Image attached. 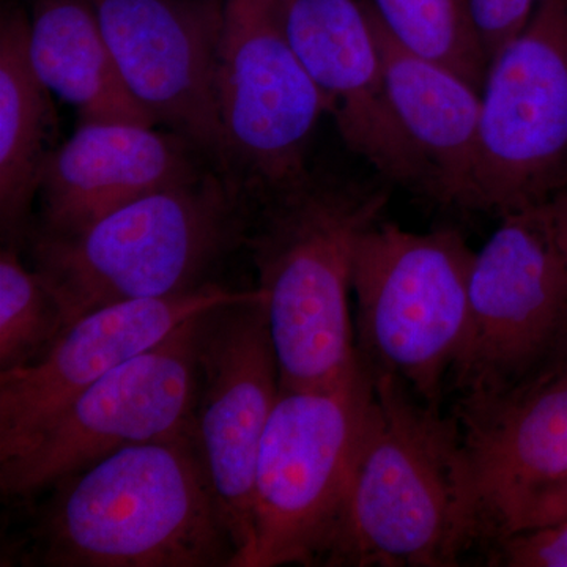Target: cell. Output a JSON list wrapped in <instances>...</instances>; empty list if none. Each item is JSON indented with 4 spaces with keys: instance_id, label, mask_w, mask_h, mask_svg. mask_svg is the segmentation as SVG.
I'll list each match as a JSON object with an SVG mask.
<instances>
[{
    "instance_id": "1",
    "label": "cell",
    "mask_w": 567,
    "mask_h": 567,
    "mask_svg": "<svg viewBox=\"0 0 567 567\" xmlns=\"http://www.w3.org/2000/svg\"><path fill=\"white\" fill-rule=\"evenodd\" d=\"M372 398L322 566L451 567L483 543L456 417L398 377Z\"/></svg>"
},
{
    "instance_id": "2",
    "label": "cell",
    "mask_w": 567,
    "mask_h": 567,
    "mask_svg": "<svg viewBox=\"0 0 567 567\" xmlns=\"http://www.w3.org/2000/svg\"><path fill=\"white\" fill-rule=\"evenodd\" d=\"M43 492L17 548L21 565L234 567L237 558L193 436L123 447Z\"/></svg>"
},
{
    "instance_id": "3",
    "label": "cell",
    "mask_w": 567,
    "mask_h": 567,
    "mask_svg": "<svg viewBox=\"0 0 567 567\" xmlns=\"http://www.w3.org/2000/svg\"><path fill=\"white\" fill-rule=\"evenodd\" d=\"M383 188L315 183L271 193L246 244L265 295L281 390L338 385L360 368L349 297L358 241L382 219Z\"/></svg>"
},
{
    "instance_id": "4",
    "label": "cell",
    "mask_w": 567,
    "mask_h": 567,
    "mask_svg": "<svg viewBox=\"0 0 567 567\" xmlns=\"http://www.w3.org/2000/svg\"><path fill=\"white\" fill-rule=\"evenodd\" d=\"M224 173L205 167L76 233H29L32 268L61 306L66 328L104 306L213 284V268L249 229L241 185Z\"/></svg>"
},
{
    "instance_id": "5",
    "label": "cell",
    "mask_w": 567,
    "mask_h": 567,
    "mask_svg": "<svg viewBox=\"0 0 567 567\" xmlns=\"http://www.w3.org/2000/svg\"><path fill=\"white\" fill-rule=\"evenodd\" d=\"M473 259L454 229L417 234L380 219L361 237L352 293L357 350L369 371L398 377L442 406L465 341Z\"/></svg>"
},
{
    "instance_id": "6",
    "label": "cell",
    "mask_w": 567,
    "mask_h": 567,
    "mask_svg": "<svg viewBox=\"0 0 567 567\" xmlns=\"http://www.w3.org/2000/svg\"><path fill=\"white\" fill-rule=\"evenodd\" d=\"M372 388L361 361L338 385L281 390L257 456L251 537L234 567L322 566Z\"/></svg>"
},
{
    "instance_id": "7",
    "label": "cell",
    "mask_w": 567,
    "mask_h": 567,
    "mask_svg": "<svg viewBox=\"0 0 567 567\" xmlns=\"http://www.w3.org/2000/svg\"><path fill=\"white\" fill-rule=\"evenodd\" d=\"M205 315L118 365L2 451L3 498H31L126 446L193 436Z\"/></svg>"
},
{
    "instance_id": "8",
    "label": "cell",
    "mask_w": 567,
    "mask_h": 567,
    "mask_svg": "<svg viewBox=\"0 0 567 567\" xmlns=\"http://www.w3.org/2000/svg\"><path fill=\"white\" fill-rule=\"evenodd\" d=\"M499 218L473 259L465 341L450 379L458 395L509 390L567 347V267L543 208Z\"/></svg>"
},
{
    "instance_id": "9",
    "label": "cell",
    "mask_w": 567,
    "mask_h": 567,
    "mask_svg": "<svg viewBox=\"0 0 567 567\" xmlns=\"http://www.w3.org/2000/svg\"><path fill=\"white\" fill-rule=\"evenodd\" d=\"M481 99L473 210L546 203L567 183V0H539L488 62Z\"/></svg>"
},
{
    "instance_id": "10",
    "label": "cell",
    "mask_w": 567,
    "mask_h": 567,
    "mask_svg": "<svg viewBox=\"0 0 567 567\" xmlns=\"http://www.w3.org/2000/svg\"><path fill=\"white\" fill-rule=\"evenodd\" d=\"M218 112L227 167L268 193L308 177L306 152L328 106L287 39L281 0H227Z\"/></svg>"
},
{
    "instance_id": "11",
    "label": "cell",
    "mask_w": 567,
    "mask_h": 567,
    "mask_svg": "<svg viewBox=\"0 0 567 567\" xmlns=\"http://www.w3.org/2000/svg\"><path fill=\"white\" fill-rule=\"evenodd\" d=\"M199 364L194 445L233 532L237 561L251 537L260 442L281 393L265 298L204 316Z\"/></svg>"
},
{
    "instance_id": "12",
    "label": "cell",
    "mask_w": 567,
    "mask_h": 567,
    "mask_svg": "<svg viewBox=\"0 0 567 567\" xmlns=\"http://www.w3.org/2000/svg\"><path fill=\"white\" fill-rule=\"evenodd\" d=\"M130 92L227 169L218 112L227 0H91Z\"/></svg>"
},
{
    "instance_id": "13",
    "label": "cell",
    "mask_w": 567,
    "mask_h": 567,
    "mask_svg": "<svg viewBox=\"0 0 567 567\" xmlns=\"http://www.w3.org/2000/svg\"><path fill=\"white\" fill-rule=\"evenodd\" d=\"M483 543L514 536L537 496L567 476V353L509 390L458 395Z\"/></svg>"
},
{
    "instance_id": "14",
    "label": "cell",
    "mask_w": 567,
    "mask_h": 567,
    "mask_svg": "<svg viewBox=\"0 0 567 567\" xmlns=\"http://www.w3.org/2000/svg\"><path fill=\"white\" fill-rule=\"evenodd\" d=\"M287 39L347 147L388 182L432 197L427 167L399 125L369 0H281Z\"/></svg>"
},
{
    "instance_id": "15",
    "label": "cell",
    "mask_w": 567,
    "mask_h": 567,
    "mask_svg": "<svg viewBox=\"0 0 567 567\" xmlns=\"http://www.w3.org/2000/svg\"><path fill=\"white\" fill-rule=\"evenodd\" d=\"M257 298H265L257 287L230 290L213 282L193 292L125 301L82 316L39 360L0 371V453L193 317Z\"/></svg>"
},
{
    "instance_id": "16",
    "label": "cell",
    "mask_w": 567,
    "mask_h": 567,
    "mask_svg": "<svg viewBox=\"0 0 567 567\" xmlns=\"http://www.w3.org/2000/svg\"><path fill=\"white\" fill-rule=\"evenodd\" d=\"M197 153L203 152L182 134L159 133L155 126L80 123L44 163L40 224L31 233H76L123 205L186 181L205 169Z\"/></svg>"
},
{
    "instance_id": "17",
    "label": "cell",
    "mask_w": 567,
    "mask_h": 567,
    "mask_svg": "<svg viewBox=\"0 0 567 567\" xmlns=\"http://www.w3.org/2000/svg\"><path fill=\"white\" fill-rule=\"evenodd\" d=\"M377 32L391 106L427 167L432 199L473 210L483 112L480 89L450 66L406 50L379 18Z\"/></svg>"
},
{
    "instance_id": "18",
    "label": "cell",
    "mask_w": 567,
    "mask_h": 567,
    "mask_svg": "<svg viewBox=\"0 0 567 567\" xmlns=\"http://www.w3.org/2000/svg\"><path fill=\"white\" fill-rule=\"evenodd\" d=\"M29 55L80 123H158L123 81L91 0H33Z\"/></svg>"
},
{
    "instance_id": "19",
    "label": "cell",
    "mask_w": 567,
    "mask_h": 567,
    "mask_svg": "<svg viewBox=\"0 0 567 567\" xmlns=\"http://www.w3.org/2000/svg\"><path fill=\"white\" fill-rule=\"evenodd\" d=\"M31 17L3 6L0 18V223L10 246L29 234V212L39 196L41 171L51 152L50 89L29 55Z\"/></svg>"
},
{
    "instance_id": "20",
    "label": "cell",
    "mask_w": 567,
    "mask_h": 567,
    "mask_svg": "<svg viewBox=\"0 0 567 567\" xmlns=\"http://www.w3.org/2000/svg\"><path fill=\"white\" fill-rule=\"evenodd\" d=\"M377 18L406 50L451 70L483 91L488 59L465 0H369Z\"/></svg>"
},
{
    "instance_id": "21",
    "label": "cell",
    "mask_w": 567,
    "mask_h": 567,
    "mask_svg": "<svg viewBox=\"0 0 567 567\" xmlns=\"http://www.w3.org/2000/svg\"><path fill=\"white\" fill-rule=\"evenodd\" d=\"M65 330L47 284L7 245L0 252V371L39 360Z\"/></svg>"
},
{
    "instance_id": "22",
    "label": "cell",
    "mask_w": 567,
    "mask_h": 567,
    "mask_svg": "<svg viewBox=\"0 0 567 567\" xmlns=\"http://www.w3.org/2000/svg\"><path fill=\"white\" fill-rule=\"evenodd\" d=\"M539 0H465L470 21L488 62L532 20Z\"/></svg>"
},
{
    "instance_id": "23",
    "label": "cell",
    "mask_w": 567,
    "mask_h": 567,
    "mask_svg": "<svg viewBox=\"0 0 567 567\" xmlns=\"http://www.w3.org/2000/svg\"><path fill=\"white\" fill-rule=\"evenodd\" d=\"M488 548L491 566L567 567V524L518 533Z\"/></svg>"
},
{
    "instance_id": "24",
    "label": "cell",
    "mask_w": 567,
    "mask_h": 567,
    "mask_svg": "<svg viewBox=\"0 0 567 567\" xmlns=\"http://www.w3.org/2000/svg\"><path fill=\"white\" fill-rule=\"evenodd\" d=\"M567 524V476L558 481L544 494L537 496L528 507L518 533L533 532V529L558 527Z\"/></svg>"
},
{
    "instance_id": "25",
    "label": "cell",
    "mask_w": 567,
    "mask_h": 567,
    "mask_svg": "<svg viewBox=\"0 0 567 567\" xmlns=\"http://www.w3.org/2000/svg\"><path fill=\"white\" fill-rule=\"evenodd\" d=\"M540 208L567 267V183L554 196L548 197L546 203L540 204Z\"/></svg>"
},
{
    "instance_id": "26",
    "label": "cell",
    "mask_w": 567,
    "mask_h": 567,
    "mask_svg": "<svg viewBox=\"0 0 567 567\" xmlns=\"http://www.w3.org/2000/svg\"><path fill=\"white\" fill-rule=\"evenodd\" d=\"M563 353H567V347H566V349H565V352H563ZM563 353H561V354H563Z\"/></svg>"
}]
</instances>
